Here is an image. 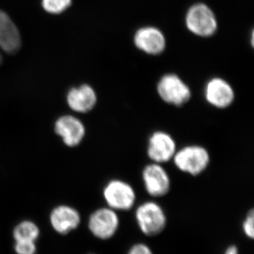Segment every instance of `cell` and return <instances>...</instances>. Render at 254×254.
<instances>
[{
    "mask_svg": "<svg viewBox=\"0 0 254 254\" xmlns=\"http://www.w3.org/2000/svg\"><path fill=\"white\" fill-rule=\"evenodd\" d=\"M211 157L203 145L190 144L177 149L173 159L174 165L182 173L192 177L202 175L210 164Z\"/></svg>",
    "mask_w": 254,
    "mask_h": 254,
    "instance_id": "6da1fadb",
    "label": "cell"
},
{
    "mask_svg": "<svg viewBox=\"0 0 254 254\" xmlns=\"http://www.w3.org/2000/svg\"><path fill=\"white\" fill-rule=\"evenodd\" d=\"M135 218L142 233L150 237L161 234L168 223L163 207L153 200H147L138 205L135 212Z\"/></svg>",
    "mask_w": 254,
    "mask_h": 254,
    "instance_id": "7a4b0ae2",
    "label": "cell"
},
{
    "mask_svg": "<svg viewBox=\"0 0 254 254\" xmlns=\"http://www.w3.org/2000/svg\"><path fill=\"white\" fill-rule=\"evenodd\" d=\"M157 93L164 103L177 108L186 105L192 97L190 87L175 73H167L160 78Z\"/></svg>",
    "mask_w": 254,
    "mask_h": 254,
    "instance_id": "3957f363",
    "label": "cell"
},
{
    "mask_svg": "<svg viewBox=\"0 0 254 254\" xmlns=\"http://www.w3.org/2000/svg\"><path fill=\"white\" fill-rule=\"evenodd\" d=\"M103 198L107 206L115 211H129L136 202V192L131 184L120 179H113L105 185Z\"/></svg>",
    "mask_w": 254,
    "mask_h": 254,
    "instance_id": "277c9868",
    "label": "cell"
},
{
    "mask_svg": "<svg viewBox=\"0 0 254 254\" xmlns=\"http://www.w3.org/2000/svg\"><path fill=\"white\" fill-rule=\"evenodd\" d=\"M185 23L189 31L197 36L208 38L218 29L216 16L208 5L197 3L187 11Z\"/></svg>",
    "mask_w": 254,
    "mask_h": 254,
    "instance_id": "5b68a950",
    "label": "cell"
},
{
    "mask_svg": "<svg viewBox=\"0 0 254 254\" xmlns=\"http://www.w3.org/2000/svg\"><path fill=\"white\" fill-rule=\"evenodd\" d=\"M120 225L118 212L108 206L96 209L88 220V230L93 237L100 240L113 238L118 232Z\"/></svg>",
    "mask_w": 254,
    "mask_h": 254,
    "instance_id": "8992f818",
    "label": "cell"
},
{
    "mask_svg": "<svg viewBox=\"0 0 254 254\" xmlns=\"http://www.w3.org/2000/svg\"><path fill=\"white\" fill-rule=\"evenodd\" d=\"M145 191L153 198H163L170 192L171 178L161 164L150 163L145 165L141 173Z\"/></svg>",
    "mask_w": 254,
    "mask_h": 254,
    "instance_id": "52a82bcc",
    "label": "cell"
},
{
    "mask_svg": "<svg viewBox=\"0 0 254 254\" xmlns=\"http://www.w3.org/2000/svg\"><path fill=\"white\" fill-rule=\"evenodd\" d=\"M177 150V142L168 132L158 130L150 135L146 153L152 163H168L173 160Z\"/></svg>",
    "mask_w": 254,
    "mask_h": 254,
    "instance_id": "ba28073f",
    "label": "cell"
},
{
    "mask_svg": "<svg viewBox=\"0 0 254 254\" xmlns=\"http://www.w3.org/2000/svg\"><path fill=\"white\" fill-rule=\"evenodd\" d=\"M205 101L219 110L231 107L235 100V92L231 84L220 77L210 78L204 88Z\"/></svg>",
    "mask_w": 254,
    "mask_h": 254,
    "instance_id": "9c48e42d",
    "label": "cell"
},
{
    "mask_svg": "<svg viewBox=\"0 0 254 254\" xmlns=\"http://www.w3.org/2000/svg\"><path fill=\"white\" fill-rule=\"evenodd\" d=\"M54 130L63 143L70 148L81 144L86 136V128L84 124L74 115H64L57 119Z\"/></svg>",
    "mask_w": 254,
    "mask_h": 254,
    "instance_id": "30bf717a",
    "label": "cell"
},
{
    "mask_svg": "<svg viewBox=\"0 0 254 254\" xmlns=\"http://www.w3.org/2000/svg\"><path fill=\"white\" fill-rule=\"evenodd\" d=\"M49 220L52 228L60 235L74 231L81 223V216L76 208L68 205H59L50 212Z\"/></svg>",
    "mask_w": 254,
    "mask_h": 254,
    "instance_id": "8fae6325",
    "label": "cell"
},
{
    "mask_svg": "<svg viewBox=\"0 0 254 254\" xmlns=\"http://www.w3.org/2000/svg\"><path fill=\"white\" fill-rule=\"evenodd\" d=\"M135 46L150 55L163 53L166 48V39L163 32L153 26L139 28L133 37Z\"/></svg>",
    "mask_w": 254,
    "mask_h": 254,
    "instance_id": "7c38bea8",
    "label": "cell"
},
{
    "mask_svg": "<svg viewBox=\"0 0 254 254\" xmlns=\"http://www.w3.org/2000/svg\"><path fill=\"white\" fill-rule=\"evenodd\" d=\"M21 46L19 31L9 15L0 10V65L2 63L1 52L15 54Z\"/></svg>",
    "mask_w": 254,
    "mask_h": 254,
    "instance_id": "4fadbf2b",
    "label": "cell"
},
{
    "mask_svg": "<svg viewBox=\"0 0 254 254\" xmlns=\"http://www.w3.org/2000/svg\"><path fill=\"white\" fill-rule=\"evenodd\" d=\"M98 103V95L94 88L88 84L74 87L66 95L68 108L76 113L86 114L94 109Z\"/></svg>",
    "mask_w": 254,
    "mask_h": 254,
    "instance_id": "5bb4252c",
    "label": "cell"
},
{
    "mask_svg": "<svg viewBox=\"0 0 254 254\" xmlns=\"http://www.w3.org/2000/svg\"><path fill=\"white\" fill-rule=\"evenodd\" d=\"M41 236V230L36 222L24 220L15 225L12 231L14 242H34Z\"/></svg>",
    "mask_w": 254,
    "mask_h": 254,
    "instance_id": "9a60e30c",
    "label": "cell"
},
{
    "mask_svg": "<svg viewBox=\"0 0 254 254\" xmlns=\"http://www.w3.org/2000/svg\"><path fill=\"white\" fill-rule=\"evenodd\" d=\"M71 0H42L43 7L47 12L53 14L63 13L69 7Z\"/></svg>",
    "mask_w": 254,
    "mask_h": 254,
    "instance_id": "2e32d148",
    "label": "cell"
},
{
    "mask_svg": "<svg viewBox=\"0 0 254 254\" xmlns=\"http://www.w3.org/2000/svg\"><path fill=\"white\" fill-rule=\"evenodd\" d=\"M14 250L16 254H37L36 242H14Z\"/></svg>",
    "mask_w": 254,
    "mask_h": 254,
    "instance_id": "e0dca14e",
    "label": "cell"
},
{
    "mask_svg": "<svg viewBox=\"0 0 254 254\" xmlns=\"http://www.w3.org/2000/svg\"><path fill=\"white\" fill-rule=\"evenodd\" d=\"M254 209H251L247 213V216L242 223V230L244 234L250 240L254 238Z\"/></svg>",
    "mask_w": 254,
    "mask_h": 254,
    "instance_id": "ac0fdd59",
    "label": "cell"
},
{
    "mask_svg": "<svg viewBox=\"0 0 254 254\" xmlns=\"http://www.w3.org/2000/svg\"><path fill=\"white\" fill-rule=\"evenodd\" d=\"M127 254H153L148 245L143 243H137L132 246Z\"/></svg>",
    "mask_w": 254,
    "mask_h": 254,
    "instance_id": "d6986e66",
    "label": "cell"
},
{
    "mask_svg": "<svg viewBox=\"0 0 254 254\" xmlns=\"http://www.w3.org/2000/svg\"><path fill=\"white\" fill-rule=\"evenodd\" d=\"M224 254H240V252L237 246L230 245L225 250Z\"/></svg>",
    "mask_w": 254,
    "mask_h": 254,
    "instance_id": "ffe728a7",
    "label": "cell"
},
{
    "mask_svg": "<svg viewBox=\"0 0 254 254\" xmlns=\"http://www.w3.org/2000/svg\"></svg>",
    "mask_w": 254,
    "mask_h": 254,
    "instance_id": "44dd1931",
    "label": "cell"
}]
</instances>
